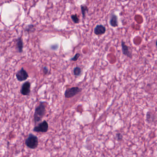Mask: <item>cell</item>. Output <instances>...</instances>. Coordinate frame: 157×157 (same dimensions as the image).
Listing matches in <instances>:
<instances>
[{
    "instance_id": "obj_13",
    "label": "cell",
    "mask_w": 157,
    "mask_h": 157,
    "mask_svg": "<svg viewBox=\"0 0 157 157\" xmlns=\"http://www.w3.org/2000/svg\"><path fill=\"white\" fill-rule=\"evenodd\" d=\"M82 73V70L79 67H76L73 70V73L75 76H79Z\"/></svg>"
},
{
    "instance_id": "obj_9",
    "label": "cell",
    "mask_w": 157,
    "mask_h": 157,
    "mask_svg": "<svg viewBox=\"0 0 157 157\" xmlns=\"http://www.w3.org/2000/svg\"><path fill=\"white\" fill-rule=\"evenodd\" d=\"M109 24L110 26L112 27H117L118 25V18L117 16L115 14H112L110 17V20H109Z\"/></svg>"
},
{
    "instance_id": "obj_6",
    "label": "cell",
    "mask_w": 157,
    "mask_h": 157,
    "mask_svg": "<svg viewBox=\"0 0 157 157\" xmlns=\"http://www.w3.org/2000/svg\"><path fill=\"white\" fill-rule=\"evenodd\" d=\"M31 83L29 81H27L24 83L22 85L20 92L24 96L29 95L31 93Z\"/></svg>"
},
{
    "instance_id": "obj_5",
    "label": "cell",
    "mask_w": 157,
    "mask_h": 157,
    "mask_svg": "<svg viewBox=\"0 0 157 157\" xmlns=\"http://www.w3.org/2000/svg\"><path fill=\"white\" fill-rule=\"evenodd\" d=\"M16 77L19 81L22 82L27 79L29 77V75L24 68L22 67L21 69L16 73Z\"/></svg>"
},
{
    "instance_id": "obj_10",
    "label": "cell",
    "mask_w": 157,
    "mask_h": 157,
    "mask_svg": "<svg viewBox=\"0 0 157 157\" xmlns=\"http://www.w3.org/2000/svg\"><path fill=\"white\" fill-rule=\"evenodd\" d=\"M156 119V114L152 111L147 112L146 115V121L148 123H152Z\"/></svg>"
},
{
    "instance_id": "obj_1",
    "label": "cell",
    "mask_w": 157,
    "mask_h": 157,
    "mask_svg": "<svg viewBox=\"0 0 157 157\" xmlns=\"http://www.w3.org/2000/svg\"><path fill=\"white\" fill-rule=\"evenodd\" d=\"M47 103L44 101H41L39 105L35 108L34 114V121L35 124L42 120L46 112Z\"/></svg>"
},
{
    "instance_id": "obj_16",
    "label": "cell",
    "mask_w": 157,
    "mask_h": 157,
    "mask_svg": "<svg viewBox=\"0 0 157 157\" xmlns=\"http://www.w3.org/2000/svg\"><path fill=\"white\" fill-rule=\"evenodd\" d=\"M80 56V54L79 53H77L72 58H71L70 59V61H77V59H78L79 57Z\"/></svg>"
},
{
    "instance_id": "obj_8",
    "label": "cell",
    "mask_w": 157,
    "mask_h": 157,
    "mask_svg": "<svg viewBox=\"0 0 157 157\" xmlns=\"http://www.w3.org/2000/svg\"><path fill=\"white\" fill-rule=\"evenodd\" d=\"M106 32V27L102 25H98L94 29V33L97 35H102Z\"/></svg>"
},
{
    "instance_id": "obj_19",
    "label": "cell",
    "mask_w": 157,
    "mask_h": 157,
    "mask_svg": "<svg viewBox=\"0 0 157 157\" xmlns=\"http://www.w3.org/2000/svg\"><path fill=\"white\" fill-rule=\"evenodd\" d=\"M58 47V46L57 45H52L51 46V49L53 50H55V49H57Z\"/></svg>"
},
{
    "instance_id": "obj_17",
    "label": "cell",
    "mask_w": 157,
    "mask_h": 157,
    "mask_svg": "<svg viewBox=\"0 0 157 157\" xmlns=\"http://www.w3.org/2000/svg\"><path fill=\"white\" fill-rule=\"evenodd\" d=\"M123 136L121 134L118 133L116 134V139L118 141H121L123 140Z\"/></svg>"
},
{
    "instance_id": "obj_15",
    "label": "cell",
    "mask_w": 157,
    "mask_h": 157,
    "mask_svg": "<svg viewBox=\"0 0 157 157\" xmlns=\"http://www.w3.org/2000/svg\"><path fill=\"white\" fill-rule=\"evenodd\" d=\"M35 26L33 25H29L26 26L25 30L28 32H32L35 30Z\"/></svg>"
},
{
    "instance_id": "obj_14",
    "label": "cell",
    "mask_w": 157,
    "mask_h": 157,
    "mask_svg": "<svg viewBox=\"0 0 157 157\" xmlns=\"http://www.w3.org/2000/svg\"><path fill=\"white\" fill-rule=\"evenodd\" d=\"M71 19L75 24H78L79 23V19L77 17V15L76 14H72L71 16Z\"/></svg>"
},
{
    "instance_id": "obj_4",
    "label": "cell",
    "mask_w": 157,
    "mask_h": 157,
    "mask_svg": "<svg viewBox=\"0 0 157 157\" xmlns=\"http://www.w3.org/2000/svg\"><path fill=\"white\" fill-rule=\"evenodd\" d=\"M49 130V124L44 120L34 128L33 131L37 133H46Z\"/></svg>"
},
{
    "instance_id": "obj_18",
    "label": "cell",
    "mask_w": 157,
    "mask_h": 157,
    "mask_svg": "<svg viewBox=\"0 0 157 157\" xmlns=\"http://www.w3.org/2000/svg\"><path fill=\"white\" fill-rule=\"evenodd\" d=\"M43 71L45 74H47L49 72V69L47 67H44L43 68Z\"/></svg>"
},
{
    "instance_id": "obj_11",
    "label": "cell",
    "mask_w": 157,
    "mask_h": 157,
    "mask_svg": "<svg viewBox=\"0 0 157 157\" xmlns=\"http://www.w3.org/2000/svg\"><path fill=\"white\" fill-rule=\"evenodd\" d=\"M16 48L20 53H22L23 50V42L21 38H19L16 40Z\"/></svg>"
},
{
    "instance_id": "obj_2",
    "label": "cell",
    "mask_w": 157,
    "mask_h": 157,
    "mask_svg": "<svg viewBox=\"0 0 157 157\" xmlns=\"http://www.w3.org/2000/svg\"><path fill=\"white\" fill-rule=\"evenodd\" d=\"M26 145L30 149H35L38 146V139L33 134H29L26 140Z\"/></svg>"
},
{
    "instance_id": "obj_7",
    "label": "cell",
    "mask_w": 157,
    "mask_h": 157,
    "mask_svg": "<svg viewBox=\"0 0 157 157\" xmlns=\"http://www.w3.org/2000/svg\"><path fill=\"white\" fill-rule=\"evenodd\" d=\"M121 46H122V50L123 54L127 57H129L130 58H132V53L130 50L129 47L128 46L126 45L124 41H121Z\"/></svg>"
},
{
    "instance_id": "obj_3",
    "label": "cell",
    "mask_w": 157,
    "mask_h": 157,
    "mask_svg": "<svg viewBox=\"0 0 157 157\" xmlns=\"http://www.w3.org/2000/svg\"><path fill=\"white\" fill-rule=\"evenodd\" d=\"M82 90V88H79L77 87H74L71 88H67L65 91V97L66 98H71L81 92Z\"/></svg>"
},
{
    "instance_id": "obj_12",
    "label": "cell",
    "mask_w": 157,
    "mask_h": 157,
    "mask_svg": "<svg viewBox=\"0 0 157 157\" xmlns=\"http://www.w3.org/2000/svg\"><path fill=\"white\" fill-rule=\"evenodd\" d=\"M81 10L83 15V18L84 19L86 16V13L88 11V8L86 5H81Z\"/></svg>"
}]
</instances>
